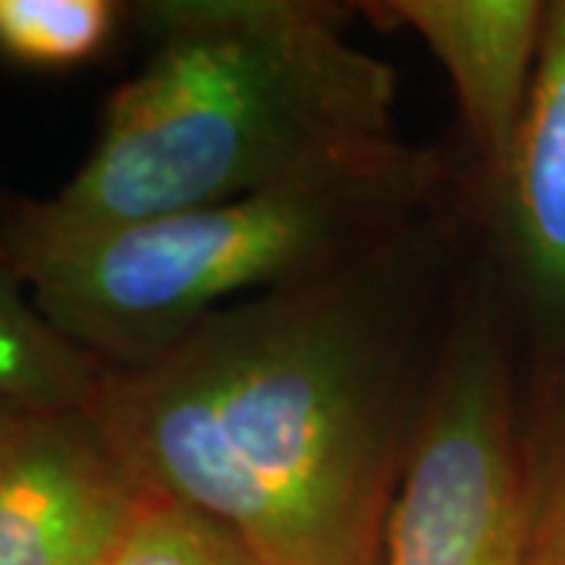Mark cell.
Listing matches in <instances>:
<instances>
[{
  "mask_svg": "<svg viewBox=\"0 0 565 565\" xmlns=\"http://www.w3.org/2000/svg\"><path fill=\"white\" fill-rule=\"evenodd\" d=\"M362 264L104 367L82 415L141 497L211 515L258 565H381L408 449L405 337Z\"/></svg>",
  "mask_w": 565,
  "mask_h": 565,
  "instance_id": "cell-1",
  "label": "cell"
},
{
  "mask_svg": "<svg viewBox=\"0 0 565 565\" xmlns=\"http://www.w3.org/2000/svg\"><path fill=\"white\" fill-rule=\"evenodd\" d=\"M139 17L151 51L79 173L41 202L54 221H148L405 148L396 73L330 3L158 0Z\"/></svg>",
  "mask_w": 565,
  "mask_h": 565,
  "instance_id": "cell-2",
  "label": "cell"
},
{
  "mask_svg": "<svg viewBox=\"0 0 565 565\" xmlns=\"http://www.w3.org/2000/svg\"><path fill=\"white\" fill-rule=\"evenodd\" d=\"M437 163L405 145L230 202L107 226L7 204L0 243L32 302L107 367L151 362L248 292H277L371 262L430 199Z\"/></svg>",
  "mask_w": 565,
  "mask_h": 565,
  "instance_id": "cell-3",
  "label": "cell"
},
{
  "mask_svg": "<svg viewBox=\"0 0 565 565\" xmlns=\"http://www.w3.org/2000/svg\"><path fill=\"white\" fill-rule=\"evenodd\" d=\"M381 565H531L527 459L503 349L481 318L446 343L408 434Z\"/></svg>",
  "mask_w": 565,
  "mask_h": 565,
  "instance_id": "cell-4",
  "label": "cell"
},
{
  "mask_svg": "<svg viewBox=\"0 0 565 565\" xmlns=\"http://www.w3.org/2000/svg\"><path fill=\"white\" fill-rule=\"evenodd\" d=\"M141 500L82 412L47 415L0 475V565H104Z\"/></svg>",
  "mask_w": 565,
  "mask_h": 565,
  "instance_id": "cell-5",
  "label": "cell"
},
{
  "mask_svg": "<svg viewBox=\"0 0 565 565\" xmlns=\"http://www.w3.org/2000/svg\"><path fill=\"white\" fill-rule=\"evenodd\" d=\"M408 25L452 82L456 102L484 167L497 177L515 145L544 41L541 0H390L371 3Z\"/></svg>",
  "mask_w": 565,
  "mask_h": 565,
  "instance_id": "cell-6",
  "label": "cell"
},
{
  "mask_svg": "<svg viewBox=\"0 0 565 565\" xmlns=\"http://www.w3.org/2000/svg\"><path fill=\"white\" fill-rule=\"evenodd\" d=\"M500 185L527 289L565 318V0L546 3L537 73Z\"/></svg>",
  "mask_w": 565,
  "mask_h": 565,
  "instance_id": "cell-7",
  "label": "cell"
},
{
  "mask_svg": "<svg viewBox=\"0 0 565 565\" xmlns=\"http://www.w3.org/2000/svg\"><path fill=\"white\" fill-rule=\"evenodd\" d=\"M22 286L0 243V403L35 415L85 412L107 364L66 340Z\"/></svg>",
  "mask_w": 565,
  "mask_h": 565,
  "instance_id": "cell-8",
  "label": "cell"
},
{
  "mask_svg": "<svg viewBox=\"0 0 565 565\" xmlns=\"http://www.w3.org/2000/svg\"><path fill=\"white\" fill-rule=\"evenodd\" d=\"M114 0H0V57L32 70H73L114 39Z\"/></svg>",
  "mask_w": 565,
  "mask_h": 565,
  "instance_id": "cell-9",
  "label": "cell"
},
{
  "mask_svg": "<svg viewBox=\"0 0 565 565\" xmlns=\"http://www.w3.org/2000/svg\"><path fill=\"white\" fill-rule=\"evenodd\" d=\"M104 565H258L221 522L167 497H145L139 515Z\"/></svg>",
  "mask_w": 565,
  "mask_h": 565,
  "instance_id": "cell-10",
  "label": "cell"
},
{
  "mask_svg": "<svg viewBox=\"0 0 565 565\" xmlns=\"http://www.w3.org/2000/svg\"><path fill=\"white\" fill-rule=\"evenodd\" d=\"M527 459L531 565H565V390Z\"/></svg>",
  "mask_w": 565,
  "mask_h": 565,
  "instance_id": "cell-11",
  "label": "cell"
},
{
  "mask_svg": "<svg viewBox=\"0 0 565 565\" xmlns=\"http://www.w3.org/2000/svg\"><path fill=\"white\" fill-rule=\"evenodd\" d=\"M47 415H35L20 405L0 403V475L7 471V465L17 459L25 440L32 437V430L44 422Z\"/></svg>",
  "mask_w": 565,
  "mask_h": 565,
  "instance_id": "cell-12",
  "label": "cell"
}]
</instances>
